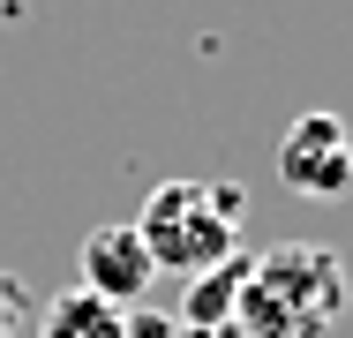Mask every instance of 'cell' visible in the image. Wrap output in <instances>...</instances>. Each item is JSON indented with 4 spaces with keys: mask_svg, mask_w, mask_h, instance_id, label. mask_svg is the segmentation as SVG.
Returning a JSON list of instances; mask_svg holds the SVG:
<instances>
[{
    "mask_svg": "<svg viewBox=\"0 0 353 338\" xmlns=\"http://www.w3.org/2000/svg\"><path fill=\"white\" fill-rule=\"evenodd\" d=\"M38 338H121V308H113V301H98L90 286H68V293H53V301H46Z\"/></svg>",
    "mask_w": 353,
    "mask_h": 338,
    "instance_id": "obj_6",
    "label": "cell"
},
{
    "mask_svg": "<svg viewBox=\"0 0 353 338\" xmlns=\"http://www.w3.org/2000/svg\"><path fill=\"white\" fill-rule=\"evenodd\" d=\"M241 278H248V256H225V264L196 270L173 324H181V331H225V324H233V301H241Z\"/></svg>",
    "mask_w": 353,
    "mask_h": 338,
    "instance_id": "obj_5",
    "label": "cell"
},
{
    "mask_svg": "<svg viewBox=\"0 0 353 338\" xmlns=\"http://www.w3.org/2000/svg\"><path fill=\"white\" fill-rule=\"evenodd\" d=\"M75 264H83L75 286H90V293L113 301V308H136V301H150V286H158V264H150V248H143L136 226H90Z\"/></svg>",
    "mask_w": 353,
    "mask_h": 338,
    "instance_id": "obj_4",
    "label": "cell"
},
{
    "mask_svg": "<svg viewBox=\"0 0 353 338\" xmlns=\"http://www.w3.org/2000/svg\"><path fill=\"white\" fill-rule=\"evenodd\" d=\"M279 181L308 203H339L353 188V128L339 113H301L279 143Z\"/></svg>",
    "mask_w": 353,
    "mask_h": 338,
    "instance_id": "obj_3",
    "label": "cell"
},
{
    "mask_svg": "<svg viewBox=\"0 0 353 338\" xmlns=\"http://www.w3.org/2000/svg\"><path fill=\"white\" fill-rule=\"evenodd\" d=\"M181 324L165 316V308H150V301H136V308H121V338H173Z\"/></svg>",
    "mask_w": 353,
    "mask_h": 338,
    "instance_id": "obj_8",
    "label": "cell"
},
{
    "mask_svg": "<svg viewBox=\"0 0 353 338\" xmlns=\"http://www.w3.org/2000/svg\"><path fill=\"white\" fill-rule=\"evenodd\" d=\"M339 316H346V264H339V248L279 241V248L248 256L241 301H233V331L241 338H331Z\"/></svg>",
    "mask_w": 353,
    "mask_h": 338,
    "instance_id": "obj_1",
    "label": "cell"
},
{
    "mask_svg": "<svg viewBox=\"0 0 353 338\" xmlns=\"http://www.w3.org/2000/svg\"><path fill=\"white\" fill-rule=\"evenodd\" d=\"M23 324H30V286L0 270V338H23Z\"/></svg>",
    "mask_w": 353,
    "mask_h": 338,
    "instance_id": "obj_7",
    "label": "cell"
},
{
    "mask_svg": "<svg viewBox=\"0 0 353 338\" xmlns=\"http://www.w3.org/2000/svg\"><path fill=\"white\" fill-rule=\"evenodd\" d=\"M136 233H143V248H150V264L181 270V278L241 256V226L211 203V181H158V188L143 196Z\"/></svg>",
    "mask_w": 353,
    "mask_h": 338,
    "instance_id": "obj_2",
    "label": "cell"
}]
</instances>
